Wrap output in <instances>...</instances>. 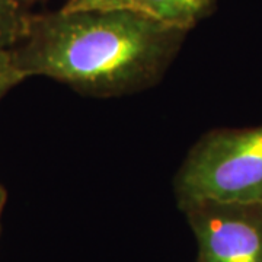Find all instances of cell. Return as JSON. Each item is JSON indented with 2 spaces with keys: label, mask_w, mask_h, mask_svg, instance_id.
Wrapping results in <instances>:
<instances>
[{
  "label": "cell",
  "mask_w": 262,
  "mask_h": 262,
  "mask_svg": "<svg viewBox=\"0 0 262 262\" xmlns=\"http://www.w3.org/2000/svg\"><path fill=\"white\" fill-rule=\"evenodd\" d=\"M187 32L139 10L32 15L10 50L22 76H46L92 96H121L160 80Z\"/></svg>",
  "instance_id": "6da1fadb"
},
{
  "label": "cell",
  "mask_w": 262,
  "mask_h": 262,
  "mask_svg": "<svg viewBox=\"0 0 262 262\" xmlns=\"http://www.w3.org/2000/svg\"><path fill=\"white\" fill-rule=\"evenodd\" d=\"M173 191L179 207L262 201V124L204 134L175 175Z\"/></svg>",
  "instance_id": "7a4b0ae2"
},
{
  "label": "cell",
  "mask_w": 262,
  "mask_h": 262,
  "mask_svg": "<svg viewBox=\"0 0 262 262\" xmlns=\"http://www.w3.org/2000/svg\"><path fill=\"white\" fill-rule=\"evenodd\" d=\"M198 246V262H262V201H198L181 207Z\"/></svg>",
  "instance_id": "3957f363"
},
{
  "label": "cell",
  "mask_w": 262,
  "mask_h": 262,
  "mask_svg": "<svg viewBox=\"0 0 262 262\" xmlns=\"http://www.w3.org/2000/svg\"><path fill=\"white\" fill-rule=\"evenodd\" d=\"M215 3L217 0H134V9L188 32L211 13Z\"/></svg>",
  "instance_id": "277c9868"
},
{
  "label": "cell",
  "mask_w": 262,
  "mask_h": 262,
  "mask_svg": "<svg viewBox=\"0 0 262 262\" xmlns=\"http://www.w3.org/2000/svg\"><path fill=\"white\" fill-rule=\"evenodd\" d=\"M27 0H0V51H9L25 38L32 13Z\"/></svg>",
  "instance_id": "5b68a950"
},
{
  "label": "cell",
  "mask_w": 262,
  "mask_h": 262,
  "mask_svg": "<svg viewBox=\"0 0 262 262\" xmlns=\"http://www.w3.org/2000/svg\"><path fill=\"white\" fill-rule=\"evenodd\" d=\"M67 12H89V10H122L134 9V0H67L61 8Z\"/></svg>",
  "instance_id": "8992f818"
},
{
  "label": "cell",
  "mask_w": 262,
  "mask_h": 262,
  "mask_svg": "<svg viewBox=\"0 0 262 262\" xmlns=\"http://www.w3.org/2000/svg\"><path fill=\"white\" fill-rule=\"evenodd\" d=\"M22 80H25V77L13 63L10 50L0 51V99Z\"/></svg>",
  "instance_id": "52a82bcc"
},
{
  "label": "cell",
  "mask_w": 262,
  "mask_h": 262,
  "mask_svg": "<svg viewBox=\"0 0 262 262\" xmlns=\"http://www.w3.org/2000/svg\"><path fill=\"white\" fill-rule=\"evenodd\" d=\"M6 189L0 185V213H2V210H3V206H5V203H6Z\"/></svg>",
  "instance_id": "ba28073f"
},
{
  "label": "cell",
  "mask_w": 262,
  "mask_h": 262,
  "mask_svg": "<svg viewBox=\"0 0 262 262\" xmlns=\"http://www.w3.org/2000/svg\"><path fill=\"white\" fill-rule=\"evenodd\" d=\"M27 2H28L29 5H31V3H32V2H35V0H27Z\"/></svg>",
  "instance_id": "9c48e42d"
}]
</instances>
